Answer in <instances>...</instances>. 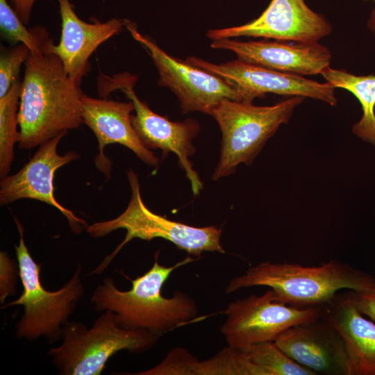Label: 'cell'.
<instances>
[{
  "instance_id": "obj_25",
  "label": "cell",
  "mask_w": 375,
  "mask_h": 375,
  "mask_svg": "<svg viewBox=\"0 0 375 375\" xmlns=\"http://www.w3.org/2000/svg\"><path fill=\"white\" fill-rule=\"evenodd\" d=\"M353 301L363 315L375 322V280L372 286L365 290H350Z\"/></svg>"
},
{
  "instance_id": "obj_9",
  "label": "cell",
  "mask_w": 375,
  "mask_h": 375,
  "mask_svg": "<svg viewBox=\"0 0 375 375\" xmlns=\"http://www.w3.org/2000/svg\"><path fill=\"white\" fill-rule=\"evenodd\" d=\"M322 308L286 305L269 288L261 295L252 294L230 303L224 310L226 319L220 331L232 347L274 342L288 328L319 317Z\"/></svg>"
},
{
  "instance_id": "obj_5",
  "label": "cell",
  "mask_w": 375,
  "mask_h": 375,
  "mask_svg": "<svg viewBox=\"0 0 375 375\" xmlns=\"http://www.w3.org/2000/svg\"><path fill=\"white\" fill-rule=\"evenodd\" d=\"M304 97L294 96L272 106L224 99L210 112L222 134L220 156L212 175L217 180L241 163L250 165L281 125L289 122Z\"/></svg>"
},
{
  "instance_id": "obj_13",
  "label": "cell",
  "mask_w": 375,
  "mask_h": 375,
  "mask_svg": "<svg viewBox=\"0 0 375 375\" xmlns=\"http://www.w3.org/2000/svg\"><path fill=\"white\" fill-rule=\"evenodd\" d=\"M210 47L231 51L246 62L301 76L322 75L330 67L332 56L330 50L317 42L224 38L213 40Z\"/></svg>"
},
{
  "instance_id": "obj_2",
  "label": "cell",
  "mask_w": 375,
  "mask_h": 375,
  "mask_svg": "<svg viewBox=\"0 0 375 375\" xmlns=\"http://www.w3.org/2000/svg\"><path fill=\"white\" fill-rule=\"evenodd\" d=\"M158 257L157 251L153 265L131 280L129 290H119L112 278L103 279L90 298L94 310L112 312L120 328L146 331L158 338L197 319V306L188 294L176 290L167 298L161 294L172 272L194 259L189 256L174 265L165 266L158 262Z\"/></svg>"
},
{
  "instance_id": "obj_17",
  "label": "cell",
  "mask_w": 375,
  "mask_h": 375,
  "mask_svg": "<svg viewBox=\"0 0 375 375\" xmlns=\"http://www.w3.org/2000/svg\"><path fill=\"white\" fill-rule=\"evenodd\" d=\"M61 17V35L56 45L51 41L50 52L61 60L66 73L81 84L89 71V58L98 47L119 33L128 19L112 18L105 22L88 23L81 19L69 0H57Z\"/></svg>"
},
{
  "instance_id": "obj_11",
  "label": "cell",
  "mask_w": 375,
  "mask_h": 375,
  "mask_svg": "<svg viewBox=\"0 0 375 375\" xmlns=\"http://www.w3.org/2000/svg\"><path fill=\"white\" fill-rule=\"evenodd\" d=\"M67 132H63L39 146L33 157L17 173L1 178L0 204L5 206L18 199L38 200L58 210L67 219L74 233L86 229V222L62 206L54 196L53 179L61 167L80 158L75 151L64 155L58 153V146Z\"/></svg>"
},
{
  "instance_id": "obj_4",
  "label": "cell",
  "mask_w": 375,
  "mask_h": 375,
  "mask_svg": "<svg viewBox=\"0 0 375 375\" xmlns=\"http://www.w3.org/2000/svg\"><path fill=\"white\" fill-rule=\"evenodd\" d=\"M19 235L15 245L16 257L23 292L21 296L3 306L5 308L22 306L24 313L16 326V337L33 341L44 338L49 343L61 340L62 328L84 294L81 278L82 266L79 264L71 278L59 290H46L40 281L41 265L37 263L26 245L24 228L13 217Z\"/></svg>"
},
{
  "instance_id": "obj_24",
  "label": "cell",
  "mask_w": 375,
  "mask_h": 375,
  "mask_svg": "<svg viewBox=\"0 0 375 375\" xmlns=\"http://www.w3.org/2000/svg\"><path fill=\"white\" fill-rule=\"evenodd\" d=\"M19 276V266L15 265L9 256L0 252V301L3 305L6 299L16 293V284Z\"/></svg>"
},
{
  "instance_id": "obj_22",
  "label": "cell",
  "mask_w": 375,
  "mask_h": 375,
  "mask_svg": "<svg viewBox=\"0 0 375 375\" xmlns=\"http://www.w3.org/2000/svg\"><path fill=\"white\" fill-rule=\"evenodd\" d=\"M29 49L23 44L5 49L1 48L0 56V97L6 94L19 78L21 66L25 63Z\"/></svg>"
},
{
  "instance_id": "obj_21",
  "label": "cell",
  "mask_w": 375,
  "mask_h": 375,
  "mask_svg": "<svg viewBox=\"0 0 375 375\" xmlns=\"http://www.w3.org/2000/svg\"><path fill=\"white\" fill-rule=\"evenodd\" d=\"M0 29L3 40L12 44H23L33 53H42L50 40L42 26L27 29L7 0H0Z\"/></svg>"
},
{
  "instance_id": "obj_1",
  "label": "cell",
  "mask_w": 375,
  "mask_h": 375,
  "mask_svg": "<svg viewBox=\"0 0 375 375\" xmlns=\"http://www.w3.org/2000/svg\"><path fill=\"white\" fill-rule=\"evenodd\" d=\"M29 53L18 110V147H39L61 133L83 124L81 84L65 71L60 59L48 49Z\"/></svg>"
},
{
  "instance_id": "obj_12",
  "label": "cell",
  "mask_w": 375,
  "mask_h": 375,
  "mask_svg": "<svg viewBox=\"0 0 375 375\" xmlns=\"http://www.w3.org/2000/svg\"><path fill=\"white\" fill-rule=\"evenodd\" d=\"M331 31L328 20L304 0H272L258 18L240 26L210 29L207 36L212 41L247 36L308 42H317Z\"/></svg>"
},
{
  "instance_id": "obj_18",
  "label": "cell",
  "mask_w": 375,
  "mask_h": 375,
  "mask_svg": "<svg viewBox=\"0 0 375 375\" xmlns=\"http://www.w3.org/2000/svg\"><path fill=\"white\" fill-rule=\"evenodd\" d=\"M321 316L343 340L349 375H375V322L360 312L350 290L338 292L322 306Z\"/></svg>"
},
{
  "instance_id": "obj_14",
  "label": "cell",
  "mask_w": 375,
  "mask_h": 375,
  "mask_svg": "<svg viewBox=\"0 0 375 375\" xmlns=\"http://www.w3.org/2000/svg\"><path fill=\"white\" fill-rule=\"evenodd\" d=\"M274 342L292 360L316 375H349L343 340L321 315L288 328Z\"/></svg>"
},
{
  "instance_id": "obj_10",
  "label": "cell",
  "mask_w": 375,
  "mask_h": 375,
  "mask_svg": "<svg viewBox=\"0 0 375 375\" xmlns=\"http://www.w3.org/2000/svg\"><path fill=\"white\" fill-rule=\"evenodd\" d=\"M186 62L234 83L244 94L247 102L263 98L267 93L317 99L331 106L337 103L335 88L328 82L319 83L303 76L279 72L238 59L216 64L195 56Z\"/></svg>"
},
{
  "instance_id": "obj_20",
  "label": "cell",
  "mask_w": 375,
  "mask_h": 375,
  "mask_svg": "<svg viewBox=\"0 0 375 375\" xmlns=\"http://www.w3.org/2000/svg\"><path fill=\"white\" fill-rule=\"evenodd\" d=\"M22 81L18 79L8 92L0 97V177L10 172L15 158L14 147L18 143V110Z\"/></svg>"
},
{
  "instance_id": "obj_16",
  "label": "cell",
  "mask_w": 375,
  "mask_h": 375,
  "mask_svg": "<svg viewBox=\"0 0 375 375\" xmlns=\"http://www.w3.org/2000/svg\"><path fill=\"white\" fill-rule=\"evenodd\" d=\"M133 103L117 101L106 98H94L83 94L82 117L94 133L99 152L95 158L98 170L110 177L111 162L105 156L106 146L122 144L132 151L142 161L149 166L158 165L159 158L140 139L131 122Z\"/></svg>"
},
{
  "instance_id": "obj_3",
  "label": "cell",
  "mask_w": 375,
  "mask_h": 375,
  "mask_svg": "<svg viewBox=\"0 0 375 375\" xmlns=\"http://www.w3.org/2000/svg\"><path fill=\"white\" fill-rule=\"evenodd\" d=\"M374 280L367 272L337 260L317 266L265 261L231 279L226 292L265 286L274 292L279 301L297 308H310L323 306L342 290H367Z\"/></svg>"
},
{
  "instance_id": "obj_8",
  "label": "cell",
  "mask_w": 375,
  "mask_h": 375,
  "mask_svg": "<svg viewBox=\"0 0 375 375\" xmlns=\"http://www.w3.org/2000/svg\"><path fill=\"white\" fill-rule=\"evenodd\" d=\"M125 27L151 57L159 74L158 83L176 94L183 112L199 111L210 115L224 99L247 102L244 94L232 82L169 56L141 34L129 19Z\"/></svg>"
},
{
  "instance_id": "obj_19",
  "label": "cell",
  "mask_w": 375,
  "mask_h": 375,
  "mask_svg": "<svg viewBox=\"0 0 375 375\" xmlns=\"http://www.w3.org/2000/svg\"><path fill=\"white\" fill-rule=\"evenodd\" d=\"M335 88L344 89L359 101L362 115L353 128V133L375 147V75L357 76L344 69L328 67L322 74Z\"/></svg>"
},
{
  "instance_id": "obj_15",
  "label": "cell",
  "mask_w": 375,
  "mask_h": 375,
  "mask_svg": "<svg viewBox=\"0 0 375 375\" xmlns=\"http://www.w3.org/2000/svg\"><path fill=\"white\" fill-rule=\"evenodd\" d=\"M134 85L126 84L120 90L134 104L135 114L131 115V122L138 135L149 149H160L162 158L169 152L174 153L190 181L194 194H199L203 183L190 161L195 151L192 139L199 133V123L193 119L172 122L156 114L138 98L133 90Z\"/></svg>"
},
{
  "instance_id": "obj_23",
  "label": "cell",
  "mask_w": 375,
  "mask_h": 375,
  "mask_svg": "<svg viewBox=\"0 0 375 375\" xmlns=\"http://www.w3.org/2000/svg\"><path fill=\"white\" fill-rule=\"evenodd\" d=\"M197 359L188 350L176 348L169 351L164 360L157 366L146 371L131 374L137 375H193Z\"/></svg>"
},
{
  "instance_id": "obj_26",
  "label": "cell",
  "mask_w": 375,
  "mask_h": 375,
  "mask_svg": "<svg viewBox=\"0 0 375 375\" xmlns=\"http://www.w3.org/2000/svg\"><path fill=\"white\" fill-rule=\"evenodd\" d=\"M36 0H10L12 6L24 24L29 22Z\"/></svg>"
},
{
  "instance_id": "obj_6",
  "label": "cell",
  "mask_w": 375,
  "mask_h": 375,
  "mask_svg": "<svg viewBox=\"0 0 375 375\" xmlns=\"http://www.w3.org/2000/svg\"><path fill=\"white\" fill-rule=\"evenodd\" d=\"M126 174L131 195L125 210L112 219L95 222L85 229L93 238L103 237L117 229L126 231L124 240L91 274H101L122 247L134 238L144 240L162 238L194 256H199L205 251L225 253L221 244V228L195 227L153 212L143 202L138 175L131 168Z\"/></svg>"
},
{
  "instance_id": "obj_7",
  "label": "cell",
  "mask_w": 375,
  "mask_h": 375,
  "mask_svg": "<svg viewBox=\"0 0 375 375\" xmlns=\"http://www.w3.org/2000/svg\"><path fill=\"white\" fill-rule=\"evenodd\" d=\"M158 338L146 331L120 328L114 313L106 310L90 328L80 322L64 325L61 344L50 348L48 355L60 374L99 375L118 351L142 353L151 349Z\"/></svg>"
},
{
  "instance_id": "obj_27",
  "label": "cell",
  "mask_w": 375,
  "mask_h": 375,
  "mask_svg": "<svg viewBox=\"0 0 375 375\" xmlns=\"http://www.w3.org/2000/svg\"><path fill=\"white\" fill-rule=\"evenodd\" d=\"M375 1V0H373ZM367 27L375 35V8L372 10L367 22Z\"/></svg>"
}]
</instances>
